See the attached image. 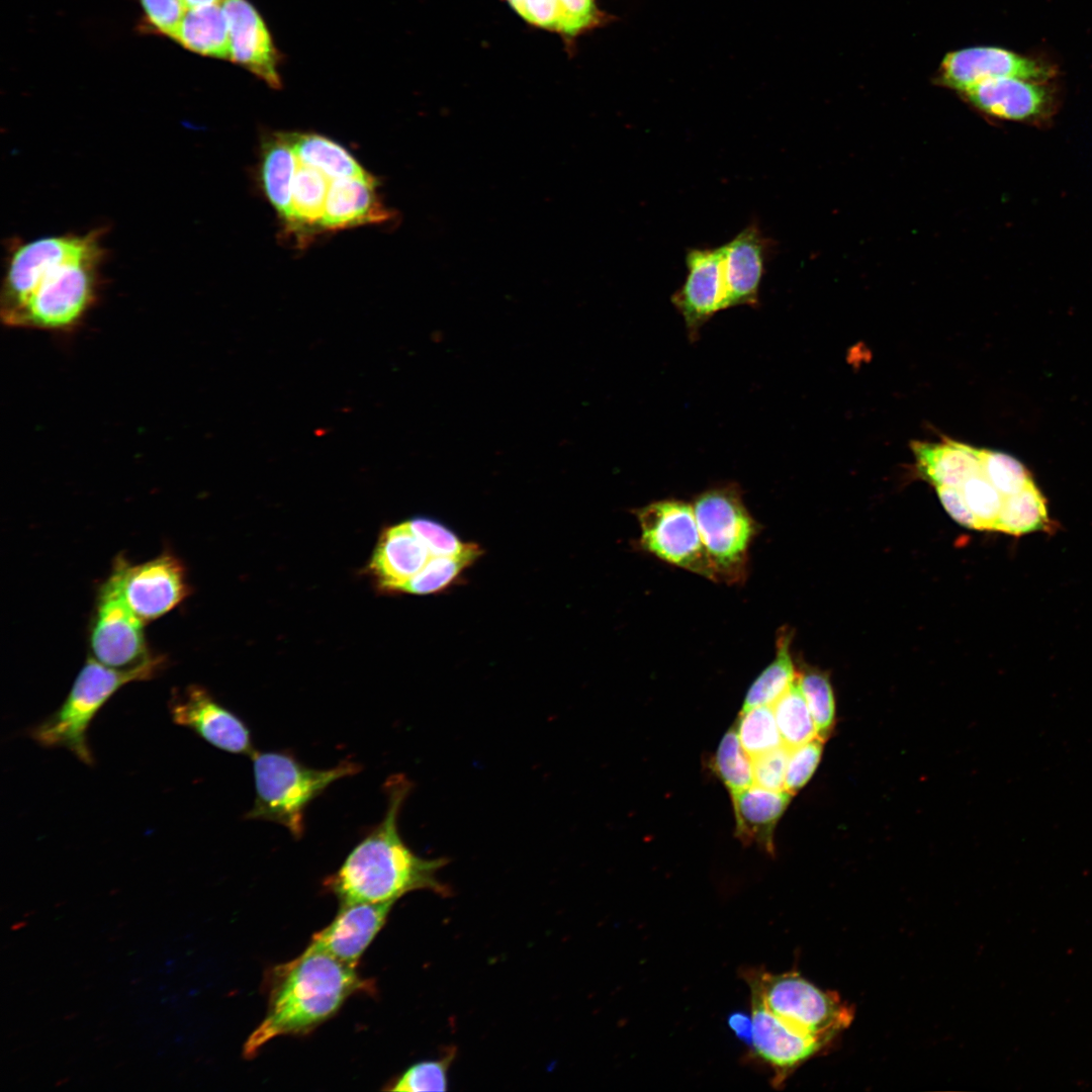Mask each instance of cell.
I'll return each instance as SVG.
<instances>
[{
  "mask_svg": "<svg viewBox=\"0 0 1092 1092\" xmlns=\"http://www.w3.org/2000/svg\"><path fill=\"white\" fill-rule=\"evenodd\" d=\"M413 788V782L403 774L390 776L384 783L387 807L382 820L324 882L340 903L396 902L403 895L420 890L442 897L452 894L450 887L437 877L449 858L422 857L399 834V813Z\"/></svg>",
  "mask_w": 1092,
  "mask_h": 1092,
  "instance_id": "cell-1",
  "label": "cell"
},
{
  "mask_svg": "<svg viewBox=\"0 0 1092 1092\" xmlns=\"http://www.w3.org/2000/svg\"><path fill=\"white\" fill-rule=\"evenodd\" d=\"M265 982L267 1011L244 1043L246 1059L275 1037L309 1033L337 1014L351 996L375 990L373 981L361 977L356 966L309 945L295 959L270 969Z\"/></svg>",
  "mask_w": 1092,
  "mask_h": 1092,
  "instance_id": "cell-2",
  "label": "cell"
},
{
  "mask_svg": "<svg viewBox=\"0 0 1092 1092\" xmlns=\"http://www.w3.org/2000/svg\"><path fill=\"white\" fill-rule=\"evenodd\" d=\"M251 757L255 799L245 818L277 823L295 840L304 833L307 806L333 783L362 769L360 763L350 759L330 768H313L287 751L255 750Z\"/></svg>",
  "mask_w": 1092,
  "mask_h": 1092,
  "instance_id": "cell-3",
  "label": "cell"
},
{
  "mask_svg": "<svg viewBox=\"0 0 1092 1092\" xmlns=\"http://www.w3.org/2000/svg\"><path fill=\"white\" fill-rule=\"evenodd\" d=\"M163 663L159 657L135 668L115 669L89 656L64 702L30 728L28 735L42 747L65 748L81 762L92 765L94 758L87 732L93 719L122 687L153 678Z\"/></svg>",
  "mask_w": 1092,
  "mask_h": 1092,
  "instance_id": "cell-4",
  "label": "cell"
},
{
  "mask_svg": "<svg viewBox=\"0 0 1092 1092\" xmlns=\"http://www.w3.org/2000/svg\"><path fill=\"white\" fill-rule=\"evenodd\" d=\"M105 249L69 258L47 271L30 293L2 316L9 327L71 331L96 303Z\"/></svg>",
  "mask_w": 1092,
  "mask_h": 1092,
  "instance_id": "cell-5",
  "label": "cell"
},
{
  "mask_svg": "<svg viewBox=\"0 0 1092 1092\" xmlns=\"http://www.w3.org/2000/svg\"><path fill=\"white\" fill-rule=\"evenodd\" d=\"M692 506L720 582H743L749 548L760 527L746 508L740 487L735 483L712 486L699 493Z\"/></svg>",
  "mask_w": 1092,
  "mask_h": 1092,
  "instance_id": "cell-6",
  "label": "cell"
},
{
  "mask_svg": "<svg viewBox=\"0 0 1092 1092\" xmlns=\"http://www.w3.org/2000/svg\"><path fill=\"white\" fill-rule=\"evenodd\" d=\"M744 977L769 1011L825 1044L852 1020V1011L837 995L820 990L796 972L752 969Z\"/></svg>",
  "mask_w": 1092,
  "mask_h": 1092,
  "instance_id": "cell-7",
  "label": "cell"
},
{
  "mask_svg": "<svg viewBox=\"0 0 1092 1092\" xmlns=\"http://www.w3.org/2000/svg\"><path fill=\"white\" fill-rule=\"evenodd\" d=\"M639 546L656 558L714 582L720 577L703 543L692 504L667 498L635 510Z\"/></svg>",
  "mask_w": 1092,
  "mask_h": 1092,
  "instance_id": "cell-8",
  "label": "cell"
},
{
  "mask_svg": "<svg viewBox=\"0 0 1092 1092\" xmlns=\"http://www.w3.org/2000/svg\"><path fill=\"white\" fill-rule=\"evenodd\" d=\"M144 622L127 605L112 571L97 592L89 625L90 655L115 669H131L155 661L148 648Z\"/></svg>",
  "mask_w": 1092,
  "mask_h": 1092,
  "instance_id": "cell-9",
  "label": "cell"
},
{
  "mask_svg": "<svg viewBox=\"0 0 1092 1092\" xmlns=\"http://www.w3.org/2000/svg\"><path fill=\"white\" fill-rule=\"evenodd\" d=\"M104 228L85 234H65L31 241H14L9 249L1 289V316L11 312L56 264L105 249Z\"/></svg>",
  "mask_w": 1092,
  "mask_h": 1092,
  "instance_id": "cell-10",
  "label": "cell"
},
{
  "mask_svg": "<svg viewBox=\"0 0 1092 1092\" xmlns=\"http://www.w3.org/2000/svg\"><path fill=\"white\" fill-rule=\"evenodd\" d=\"M112 571L127 605L144 623L173 610L190 592L184 565L170 553L139 564L117 557Z\"/></svg>",
  "mask_w": 1092,
  "mask_h": 1092,
  "instance_id": "cell-11",
  "label": "cell"
},
{
  "mask_svg": "<svg viewBox=\"0 0 1092 1092\" xmlns=\"http://www.w3.org/2000/svg\"><path fill=\"white\" fill-rule=\"evenodd\" d=\"M169 713L176 725L191 730L217 749L250 757L255 752L246 722L203 687L191 685L173 692Z\"/></svg>",
  "mask_w": 1092,
  "mask_h": 1092,
  "instance_id": "cell-12",
  "label": "cell"
},
{
  "mask_svg": "<svg viewBox=\"0 0 1092 1092\" xmlns=\"http://www.w3.org/2000/svg\"><path fill=\"white\" fill-rule=\"evenodd\" d=\"M686 266V280L672 294L671 302L684 318L690 340L696 341L701 328L728 308L721 246L690 249Z\"/></svg>",
  "mask_w": 1092,
  "mask_h": 1092,
  "instance_id": "cell-13",
  "label": "cell"
},
{
  "mask_svg": "<svg viewBox=\"0 0 1092 1092\" xmlns=\"http://www.w3.org/2000/svg\"><path fill=\"white\" fill-rule=\"evenodd\" d=\"M230 35V60L273 89H280L282 54L256 7L249 0H223Z\"/></svg>",
  "mask_w": 1092,
  "mask_h": 1092,
  "instance_id": "cell-14",
  "label": "cell"
},
{
  "mask_svg": "<svg viewBox=\"0 0 1092 1092\" xmlns=\"http://www.w3.org/2000/svg\"><path fill=\"white\" fill-rule=\"evenodd\" d=\"M939 81L962 92L999 77H1019L1043 82L1051 78L1050 67L998 47H972L945 55L938 70Z\"/></svg>",
  "mask_w": 1092,
  "mask_h": 1092,
  "instance_id": "cell-15",
  "label": "cell"
},
{
  "mask_svg": "<svg viewBox=\"0 0 1092 1092\" xmlns=\"http://www.w3.org/2000/svg\"><path fill=\"white\" fill-rule=\"evenodd\" d=\"M751 1020L752 1050L772 1069L775 1086L782 1085L796 1068L825 1044L778 1017L752 992Z\"/></svg>",
  "mask_w": 1092,
  "mask_h": 1092,
  "instance_id": "cell-16",
  "label": "cell"
},
{
  "mask_svg": "<svg viewBox=\"0 0 1092 1092\" xmlns=\"http://www.w3.org/2000/svg\"><path fill=\"white\" fill-rule=\"evenodd\" d=\"M394 903H341L332 922L315 932L308 945L357 967L364 951L386 923Z\"/></svg>",
  "mask_w": 1092,
  "mask_h": 1092,
  "instance_id": "cell-17",
  "label": "cell"
},
{
  "mask_svg": "<svg viewBox=\"0 0 1092 1092\" xmlns=\"http://www.w3.org/2000/svg\"><path fill=\"white\" fill-rule=\"evenodd\" d=\"M728 308L758 304V292L770 251L760 228L749 224L721 246Z\"/></svg>",
  "mask_w": 1092,
  "mask_h": 1092,
  "instance_id": "cell-18",
  "label": "cell"
},
{
  "mask_svg": "<svg viewBox=\"0 0 1092 1092\" xmlns=\"http://www.w3.org/2000/svg\"><path fill=\"white\" fill-rule=\"evenodd\" d=\"M378 180L370 173L363 177L331 180L327 195L323 232L383 223L392 216L377 191Z\"/></svg>",
  "mask_w": 1092,
  "mask_h": 1092,
  "instance_id": "cell-19",
  "label": "cell"
},
{
  "mask_svg": "<svg viewBox=\"0 0 1092 1092\" xmlns=\"http://www.w3.org/2000/svg\"><path fill=\"white\" fill-rule=\"evenodd\" d=\"M433 556L428 546L404 522L385 529L369 568L382 590L401 592Z\"/></svg>",
  "mask_w": 1092,
  "mask_h": 1092,
  "instance_id": "cell-20",
  "label": "cell"
},
{
  "mask_svg": "<svg viewBox=\"0 0 1092 1092\" xmlns=\"http://www.w3.org/2000/svg\"><path fill=\"white\" fill-rule=\"evenodd\" d=\"M980 110L1008 120H1025L1042 113L1049 94L1042 82L999 77L980 82L963 92Z\"/></svg>",
  "mask_w": 1092,
  "mask_h": 1092,
  "instance_id": "cell-21",
  "label": "cell"
},
{
  "mask_svg": "<svg viewBox=\"0 0 1092 1092\" xmlns=\"http://www.w3.org/2000/svg\"><path fill=\"white\" fill-rule=\"evenodd\" d=\"M919 475L936 486L961 487L971 476L982 473L980 450L942 438L940 442L912 441L910 444Z\"/></svg>",
  "mask_w": 1092,
  "mask_h": 1092,
  "instance_id": "cell-22",
  "label": "cell"
},
{
  "mask_svg": "<svg viewBox=\"0 0 1092 1092\" xmlns=\"http://www.w3.org/2000/svg\"><path fill=\"white\" fill-rule=\"evenodd\" d=\"M791 796L786 790L774 791L755 784L731 794L737 836L772 851L774 830Z\"/></svg>",
  "mask_w": 1092,
  "mask_h": 1092,
  "instance_id": "cell-23",
  "label": "cell"
},
{
  "mask_svg": "<svg viewBox=\"0 0 1092 1092\" xmlns=\"http://www.w3.org/2000/svg\"><path fill=\"white\" fill-rule=\"evenodd\" d=\"M331 180L321 171L298 162L292 184L291 209L283 222L285 233L305 246L323 233L322 222Z\"/></svg>",
  "mask_w": 1092,
  "mask_h": 1092,
  "instance_id": "cell-24",
  "label": "cell"
},
{
  "mask_svg": "<svg viewBox=\"0 0 1092 1092\" xmlns=\"http://www.w3.org/2000/svg\"><path fill=\"white\" fill-rule=\"evenodd\" d=\"M298 160L288 132L277 131L265 136L261 144L259 177L262 189L284 222L290 213L292 184Z\"/></svg>",
  "mask_w": 1092,
  "mask_h": 1092,
  "instance_id": "cell-25",
  "label": "cell"
},
{
  "mask_svg": "<svg viewBox=\"0 0 1092 1092\" xmlns=\"http://www.w3.org/2000/svg\"><path fill=\"white\" fill-rule=\"evenodd\" d=\"M172 38L201 56L230 60L229 25L221 4L187 9Z\"/></svg>",
  "mask_w": 1092,
  "mask_h": 1092,
  "instance_id": "cell-26",
  "label": "cell"
},
{
  "mask_svg": "<svg viewBox=\"0 0 1092 1092\" xmlns=\"http://www.w3.org/2000/svg\"><path fill=\"white\" fill-rule=\"evenodd\" d=\"M299 163L321 171L330 180L363 177L369 173L337 142L314 132H288Z\"/></svg>",
  "mask_w": 1092,
  "mask_h": 1092,
  "instance_id": "cell-27",
  "label": "cell"
},
{
  "mask_svg": "<svg viewBox=\"0 0 1092 1092\" xmlns=\"http://www.w3.org/2000/svg\"><path fill=\"white\" fill-rule=\"evenodd\" d=\"M792 630L783 627L778 632L775 659L761 671L750 686L742 710L756 706H772L796 681L791 642Z\"/></svg>",
  "mask_w": 1092,
  "mask_h": 1092,
  "instance_id": "cell-28",
  "label": "cell"
},
{
  "mask_svg": "<svg viewBox=\"0 0 1092 1092\" xmlns=\"http://www.w3.org/2000/svg\"><path fill=\"white\" fill-rule=\"evenodd\" d=\"M1050 527L1045 499L1032 481L1022 490L1004 497L994 531L1019 536Z\"/></svg>",
  "mask_w": 1092,
  "mask_h": 1092,
  "instance_id": "cell-29",
  "label": "cell"
},
{
  "mask_svg": "<svg viewBox=\"0 0 1092 1092\" xmlns=\"http://www.w3.org/2000/svg\"><path fill=\"white\" fill-rule=\"evenodd\" d=\"M481 554L476 543L456 555L433 556L424 568L416 574L401 592L414 595H429L444 590L470 566Z\"/></svg>",
  "mask_w": 1092,
  "mask_h": 1092,
  "instance_id": "cell-30",
  "label": "cell"
},
{
  "mask_svg": "<svg viewBox=\"0 0 1092 1092\" xmlns=\"http://www.w3.org/2000/svg\"><path fill=\"white\" fill-rule=\"evenodd\" d=\"M783 743L793 748L818 737L807 702L796 681L772 705Z\"/></svg>",
  "mask_w": 1092,
  "mask_h": 1092,
  "instance_id": "cell-31",
  "label": "cell"
},
{
  "mask_svg": "<svg viewBox=\"0 0 1092 1092\" xmlns=\"http://www.w3.org/2000/svg\"><path fill=\"white\" fill-rule=\"evenodd\" d=\"M735 730L751 758L784 745L772 706L741 710Z\"/></svg>",
  "mask_w": 1092,
  "mask_h": 1092,
  "instance_id": "cell-32",
  "label": "cell"
},
{
  "mask_svg": "<svg viewBox=\"0 0 1092 1092\" xmlns=\"http://www.w3.org/2000/svg\"><path fill=\"white\" fill-rule=\"evenodd\" d=\"M797 682L813 717L818 737L830 734L835 721V700L828 675L815 668L798 671Z\"/></svg>",
  "mask_w": 1092,
  "mask_h": 1092,
  "instance_id": "cell-33",
  "label": "cell"
},
{
  "mask_svg": "<svg viewBox=\"0 0 1092 1092\" xmlns=\"http://www.w3.org/2000/svg\"><path fill=\"white\" fill-rule=\"evenodd\" d=\"M714 768L730 794L754 784L752 758L742 747L735 728L723 736L714 758Z\"/></svg>",
  "mask_w": 1092,
  "mask_h": 1092,
  "instance_id": "cell-34",
  "label": "cell"
},
{
  "mask_svg": "<svg viewBox=\"0 0 1092 1092\" xmlns=\"http://www.w3.org/2000/svg\"><path fill=\"white\" fill-rule=\"evenodd\" d=\"M456 1050L451 1048L439 1060L418 1062L395 1077L385 1090L389 1091H446L448 1089V1071L455 1058Z\"/></svg>",
  "mask_w": 1092,
  "mask_h": 1092,
  "instance_id": "cell-35",
  "label": "cell"
},
{
  "mask_svg": "<svg viewBox=\"0 0 1092 1092\" xmlns=\"http://www.w3.org/2000/svg\"><path fill=\"white\" fill-rule=\"evenodd\" d=\"M982 474L1004 496L1014 494L1033 480L1016 458L998 451L980 450Z\"/></svg>",
  "mask_w": 1092,
  "mask_h": 1092,
  "instance_id": "cell-36",
  "label": "cell"
},
{
  "mask_svg": "<svg viewBox=\"0 0 1092 1092\" xmlns=\"http://www.w3.org/2000/svg\"><path fill=\"white\" fill-rule=\"evenodd\" d=\"M960 488L980 530H995L1005 496L982 473L969 477Z\"/></svg>",
  "mask_w": 1092,
  "mask_h": 1092,
  "instance_id": "cell-37",
  "label": "cell"
},
{
  "mask_svg": "<svg viewBox=\"0 0 1092 1092\" xmlns=\"http://www.w3.org/2000/svg\"><path fill=\"white\" fill-rule=\"evenodd\" d=\"M558 1L561 12L558 34L567 43L580 34L606 24L611 18L600 9L597 0Z\"/></svg>",
  "mask_w": 1092,
  "mask_h": 1092,
  "instance_id": "cell-38",
  "label": "cell"
},
{
  "mask_svg": "<svg viewBox=\"0 0 1092 1092\" xmlns=\"http://www.w3.org/2000/svg\"><path fill=\"white\" fill-rule=\"evenodd\" d=\"M823 742L824 740L817 737L790 748L785 790L791 795L802 789L814 775L821 759Z\"/></svg>",
  "mask_w": 1092,
  "mask_h": 1092,
  "instance_id": "cell-39",
  "label": "cell"
},
{
  "mask_svg": "<svg viewBox=\"0 0 1092 1092\" xmlns=\"http://www.w3.org/2000/svg\"><path fill=\"white\" fill-rule=\"evenodd\" d=\"M407 524L434 556L456 555L465 551L471 544L463 543L446 526L429 518L417 517L407 521Z\"/></svg>",
  "mask_w": 1092,
  "mask_h": 1092,
  "instance_id": "cell-40",
  "label": "cell"
},
{
  "mask_svg": "<svg viewBox=\"0 0 1092 1092\" xmlns=\"http://www.w3.org/2000/svg\"><path fill=\"white\" fill-rule=\"evenodd\" d=\"M147 30L172 37L187 11L182 0H141Z\"/></svg>",
  "mask_w": 1092,
  "mask_h": 1092,
  "instance_id": "cell-41",
  "label": "cell"
},
{
  "mask_svg": "<svg viewBox=\"0 0 1092 1092\" xmlns=\"http://www.w3.org/2000/svg\"><path fill=\"white\" fill-rule=\"evenodd\" d=\"M790 748L782 745L752 758L754 784L762 788L785 790Z\"/></svg>",
  "mask_w": 1092,
  "mask_h": 1092,
  "instance_id": "cell-42",
  "label": "cell"
},
{
  "mask_svg": "<svg viewBox=\"0 0 1092 1092\" xmlns=\"http://www.w3.org/2000/svg\"><path fill=\"white\" fill-rule=\"evenodd\" d=\"M527 23L558 33L560 5L558 0H506Z\"/></svg>",
  "mask_w": 1092,
  "mask_h": 1092,
  "instance_id": "cell-43",
  "label": "cell"
},
{
  "mask_svg": "<svg viewBox=\"0 0 1092 1092\" xmlns=\"http://www.w3.org/2000/svg\"><path fill=\"white\" fill-rule=\"evenodd\" d=\"M936 492L941 505L957 523L969 529L980 530L960 487L936 486Z\"/></svg>",
  "mask_w": 1092,
  "mask_h": 1092,
  "instance_id": "cell-44",
  "label": "cell"
},
{
  "mask_svg": "<svg viewBox=\"0 0 1092 1092\" xmlns=\"http://www.w3.org/2000/svg\"><path fill=\"white\" fill-rule=\"evenodd\" d=\"M729 1024H730L731 1028L735 1031L736 1035L742 1037L745 1040H747L748 1038H750V1040H751V1032H752V1020H751V1017L748 1018L743 1014L735 1013L730 1017Z\"/></svg>",
  "mask_w": 1092,
  "mask_h": 1092,
  "instance_id": "cell-45",
  "label": "cell"
},
{
  "mask_svg": "<svg viewBox=\"0 0 1092 1092\" xmlns=\"http://www.w3.org/2000/svg\"><path fill=\"white\" fill-rule=\"evenodd\" d=\"M223 0H182L187 9H194L199 7H205L209 5L221 4Z\"/></svg>",
  "mask_w": 1092,
  "mask_h": 1092,
  "instance_id": "cell-46",
  "label": "cell"
},
{
  "mask_svg": "<svg viewBox=\"0 0 1092 1092\" xmlns=\"http://www.w3.org/2000/svg\"><path fill=\"white\" fill-rule=\"evenodd\" d=\"M25 925H26V922H23V921H21V922H18V923H15L14 925H12V926H11V929H12V930H15V929L17 930V929H19L20 927H23V926H25Z\"/></svg>",
  "mask_w": 1092,
  "mask_h": 1092,
  "instance_id": "cell-47",
  "label": "cell"
}]
</instances>
